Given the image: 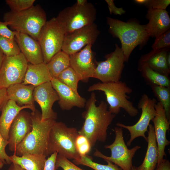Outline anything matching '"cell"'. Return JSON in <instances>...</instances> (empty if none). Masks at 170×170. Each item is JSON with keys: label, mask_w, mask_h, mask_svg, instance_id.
<instances>
[{"label": "cell", "mask_w": 170, "mask_h": 170, "mask_svg": "<svg viewBox=\"0 0 170 170\" xmlns=\"http://www.w3.org/2000/svg\"><path fill=\"white\" fill-rule=\"evenodd\" d=\"M96 100L95 93H91L82 114L84 122L78 131L79 134L87 138L92 147L98 141H105L107 129L116 116L109 110L107 104L105 101H101L97 106Z\"/></svg>", "instance_id": "obj_1"}, {"label": "cell", "mask_w": 170, "mask_h": 170, "mask_svg": "<svg viewBox=\"0 0 170 170\" xmlns=\"http://www.w3.org/2000/svg\"><path fill=\"white\" fill-rule=\"evenodd\" d=\"M108 31L114 37L118 38L121 44L125 62H127L135 47L145 45L150 37L145 25L135 21L125 22L109 17H106Z\"/></svg>", "instance_id": "obj_2"}, {"label": "cell", "mask_w": 170, "mask_h": 170, "mask_svg": "<svg viewBox=\"0 0 170 170\" xmlns=\"http://www.w3.org/2000/svg\"><path fill=\"white\" fill-rule=\"evenodd\" d=\"M32 128L18 145L14 152L16 155L21 156L26 154L49 155V137L50 130L56 122L49 119L42 121L41 114L37 110L31 113Z\"/></svg>", "instance_id": "obj_3"}, {"label": "cell", "mask_w": 170, "mask_h": 170, "mask_svg": "<svg viewBox=\"0 0 170 170\" xmlns=\"http://www.w3.org/2000/svg\"><path fill=\"white\" fill-rule=\"evenodd\" d=\"M88 90L90 92L97 90L104 92L109 105L108 109L113 114H119L121 108L132 117L136 116L139 113L133 103L128 100L130 97L127 94L131 93L132 89L125 82L120 80L110 83L99 82L91 85Z\"/></svg>", "instance_id": "obj_4"}, {"label": "cell", "mask_w": 170, "mask_h": 170, "mask_svg": "<svg viewBox=\"0 0 170 170\" xmlns=\"http://www.w3.org/2000/svg\"><path fill=\"white\" fill-rule=\"evenodd\" d=\"M4 21L14 31L27 34L37 41L42 26L47 20L44 10L39 4L18 13L9 11L3 15Z\"/></svg>", "instance_id": "obj_5"}, {"label": "cell", "mask_w": 170, "mask_h": 170, "mask_svg": "<svg viewBox=\"0 0 170 170\" xmlns=\"http://www.w3.org/2000/svg\"><path fill=\"white\" fill-rule=\"evenodd\" d=\"M78 134L76 128L68 127L62 122L56 121L50 133V155L57 152L68 159L78 158L80 156L76 150L75 142Z\"/></svg>", "instance_id": "obj_6"}, {"label": "cell", "mask_w": 170, "mask_h": 170, "mask_svg": "<svg viewBox=\"0 0 170 170\" xmlns=\"http://www.w3.org/2000/svg\"><path fill=\"white\" fill-rule=\"evenodd\" d=\"M96 14L95 7L91 3L82 6L75 3L60 11L56 18L67 33L94 23Z\"/></svg>", "instance_id": "obj_7"}, {"label": "cell", "mask_w": 170, "mask_h": 170, "mask_svg": "<svg viewBox=\"0 0 170 170\" xmlns=\"http://www.w3.org/2000/svg\"><path fill=\"white\" fill-rule=\"evenodd\" d=\"M65 33L56 17L46 21L39 34L37 41L42 49L43 62L47 64L61 51Z\"/></svg>", "instance_id": "obj_8"}, {"label": "cell", "mask_w": 170, "mask_h": 170, "mask_svg": "<svg viewBox=\"0 0 170 170\" xmlns=\"http://www.w3.org/2000/svg\"><path fill=\"white\" fill-rule=\"evenodd\" d=\"M122 128L116 127L113 129L115 137L110 144L106 145L104 147L110 150V156H106L98 149L94 153V156L111 162L123 170H132V160L136 152L141 148L137 145L131 149L128 148L123 136Z\"/></svg>", "instance_id": "obj_9"}, {"label": "cell", "mask_w": 170, "mask_h": 170, "mask_svg": "<svg viewBox=\"0 0 170 170\" xmlns=\"http://www.w3.org/2000/svg\"><path fill=\"white\" fill-rule=\"evenodd\" d=\"M115 49L105 56V60L96 61L93 78L102 83L118 82L121 80L124 67V56L121 47L116 43Z\"/></svg>", "instance_id": "obj_10"}, {"label": "cell", "mask_w": 170, "mask_h": 170, "mask_svg": "<svg viewBox=\"0 0 170 170\" xmlns=\"http://www.w3.org/2000/svg\"><path fill=\"white\" fill-rule=\"evenodd\" d=\"M157 102L154 98L151 99L148 95L144 94L139 100L138 107L142 111L140 117L138 121L132 126L125 125L117 123L116 125L127 129L130 133V137L127 142V145L130 146L133 140L137 137H143L147 142V138L145 135L148 131L150 121L154 117L156 114L155 105Z\"/></svg>", "instance_id": "obj_11"}, {"label": "cell", "mask_w": 170, "mask_h": 170, "mask_svg": "<svg viewBox=\"0 0 170 170\" xmlns=\"http://www.w3.org/2000/svg\"><path fill=\"white\" fill-rule=\"evenodd\" d=\"M28 65L23 54L4 57L0 68V88L22 83Z\"/></svg>", "instance_id": "obj_12"}, {"label": "cell", "mask_w": 170, "mask_h": 170, "mask_svg": "<svg viewBox=\"0 0 170 170\" xmlns=\"http://www.w3.org/2000/svg\"><path fill=\"white\" fill-rule=\"evenodd\" d=\"M100 33L97 25L94 23L65 33L61 51L69 55L76 53L87 45H93Z\"/></svg>", "instance_id": "obj_13"}, {"label": "cell", "mask_w": 170, "mask_h": 170, "mask_svg": "<svg viewBox=\"0 0 170 170\" xmlns=\"http://www.w3.org/2000/svg\"><path fill=\"white\" fill-rule=\"evenodd\" d=\"M92 45H88L80 51L69 55L70 66L81 78V81L87 82L93 77L96 67Z\"/></svg>", "instance_id": "obj_14"}, {"label": "cell", "mask_w": 170, "mask_h": 170, "mask_svg": "<svg viewBox=\"0 0 170 170\" xmlns=\"http://www.w3.org/2000/svg\"><path fill=\"white\" fill-rule=\"evenodd\" d=\"M33 97L34 101L38 103L41 109L42 120L49 119L56 120L57 114L54 111L52 107L54 103L59 100V97L51 82L35 87Z\"/></svg>", "instance_id": "obj_15"}, {"label": "cell", "mask_w": 170, "mask_h": 170, "mask_svg": "<svg viewBox=\"0 0 170 170\" xmlns=\"http://www.w3.org/2000/svg\"><path fill=\"white\" fill-rule=\"evenodd\" d=\"M156 114L151 120L154 124L155 135L158 149V158L157 166L166 156L165 149L170 144V142L167 139L166 133L170 129V120L167 118L165 110L161 103L157 102L155 105Z\"/></svg>", "instance_id": "obj_16"}, {"label": "cell", "mask_w": 170, "mask_h": 170, "mask_svg": "<svg viewBox=\"0 0 170 170\" xmlns=\"http://www.w3.org/2000/svg\"><path fill=\"white\" fill-rule=\"evenodd\" d=\"M32 128L31 113L23 110L20 111L9 128L8 139L9 150L14 152L18 145L31 131Z\"/></svg>", "instance_id": "obj_17"}, {"label": "cell", "mask_w": 170, "mask_h": 170, "mask_svg": "<svg viewBox=\"0 0 170 170\" xmlns=\"http://www.w3.org/2000/svg\"><path fill=\"white\" fill-rule=\"evenodd\" d=\"M52 85L59 97L58 104L63 110H69L74 107H84L86 99L76 93L70 88L62 83L57 78H52Z\"/></svg>", "instance_id": "obj_18"}, {"label": "cell", "mask_w": 170, "mask_h": 170, "mask_svg": "<svg viewBox=\"0 0 170 170\" xmlns=\"http://www.w3.org/2000/svg\"><path fill=\"white\" fill-rule=\"evenodd\" d=\"M15 39L28 62L36 65L43 62L41 46L38 41L28 35L16 31Z\"/></svg>", "instance_id": "obj_19"}, {"label": "cell", "mask_w": 170, "mask_h": 170, "mask_svg": "<svg viewBox=\"0 0 170 170\" xmlns=\"http://www.w3.org/2000/svg\"><path fill=\"white\" fill-rule=\"evenodd\" d=\"M146 18L149 21L145 25L150 37L157 38L170 29V18L166 9H148Z\"/></svg>", "instance_id": "obj_20"}, {"label": "cell", "mask_w": 170, "mask_h": 170, "mask_svg": "<svg viewBox=\"0 0 170 170\" xmlns=\"http://www.w3.org/2000/svg\"><path fill=\"white\" fill-rule=\"evenodd\" d=\"M169 52V47L157 50H152L140 57L138 64H146L154 71L169 76L170 67L168 65L167 58Z\"/></svg>", "instance_id": "obj_21"}, {"label": "cell", "mask_w": 170, "mask_h": 170, "mask_svg": "<svg viewBox=\"0 0 170 170\" xmlns=\"http://www.w3.org/2000/svg\"><path fill=\"white\" fill-rule=\"evenodd\" d=\"M35 87L33 85L22 83L11 85L6 89L8 99L14 101L20 106H30L32 111H35L36 110L33 97Z\"/></svg>", "instance_id": "obj_22"}, {"label": "cell", "mask_w": 170, "mask_h": 170, "mask_svg": "<svg viewBox=\"0 0 170 170\" xmlns=\"http://www.w3.org/2000/svg\"><path fill=\"white\" fill-rule=\"evenodd\" d=\"M27 108L32 110L30 106H20L11 100H9L4 106L0 116V133L5 139L8 140L9 128L15 117L20 111Z\"/></svg>", "instance_id": "obj_23"}, {"label": "cell", "mask_w": 170, "mask_h": 170, "mask_svg": "<svg viewBox=\"0 0 170 170\" xmlns=\"http://www.w3.org/2000/svg\"><path fill=\"white\" fill-rule=\"evenodd\" d=\"M148 129L146 152L142 164L136 167L137 170H155L157 166L158 152L154 126L150 124Z\"/></svg>", "instance_id": "obj_24"}, {"label": "cell", "mask_w": 170, "mask_h": 170, "mask_svg": "<svg viewBox=\"0 0 170 170\" xmlns=\"http://www.w3.org/2000/svg\"><path fill=\"white\" fill-rule=\"evenodd\" d=\"M52 79L46 64L44 62L36 65L29 63L22 83L36 87L50 82Z\"/></svg>", "instance_id": "obj_25"}, {"label": "cell", "mask_w": 170, "mask_h": 170, "mask_svg": "<svg viewBox=\"0 0 170 170\" xmlns=\"http://www.w3.org/2000/svg\"><path fill=\"white\" fill-rule=\"evenodd\" d=\"M9 157L12 163L20 165L26 170H43L47 159L45 155L34 154L19 156L14 153Z\"/></svg>", "instance_id": "obj_26"}, {"label": "cell", "mask_w": 170, "mask_h": 170, "mask_svg": "<svg viewBox=\"0 0 170 170\" xmlns=\"http://www.w3.org/2000/svg\"><path fill=\"white\" fill-rule=\"evenodd\" d=\"M138 70L149 84L170 88L169 76L161 74L152 69L146 64H138Z\"/></svg>", "instance_id": "obj_27"}, {"label": "cell", "mask_w": 170, "mask_h": 170, "mask_svg": "<svg viewBox=\"0 0 170 170\" xmlns=\"http://www.w3.org/2000/svg\"><path fill=\"white\" fill-rule=\"evenodd\" d=\"M52 78H57L59 74L70 66L69 55L61 51L55 55L46 64Z\"/></svg>", "instance_id": "obj_28"}, {"label": "cell", "mask_w": 170, "mask_h": 170, "mask_svg": "<svg viewBox=\"0 0 170 170\" xmlns=\"http://www.w3.org/2000/svg\"><path fill=\"white\" fill-rule=\"evenodd\" d=\"M107 165L100 164L94 162L92 158L86 155L80 156L78 158L73 160V163L76 165H82L89 167L94 170H123L117 166L110 161H105Z\"/></svg>", "instance_id": "obj_29"}, {"label": "cell", "mask_w": 170, "mask_h": 170, "mask_svg": "<svg viewBox=\"0 0 170 170\" xmlns=\"http://www.w3.org/2000/svg\"><path fill=\"white\" fill-rule=\"evenodd\" d=\"M57 79L60 82L66 85L76 93L78 92V83L81 81V78L70 66L62 71L58 76Z\"/></svg>", "instance_id": "obj_30"}, {"label": "cell", "mask_w": 170, "mask_h": 170, "mask_svg": "<svg viewBox=\"0 0 170 170\" xmlns=\"http://www.w3.org/2000/svg\"><path fill=\"white\" fill-rule=\"evenodd\" d=\"M153 92L162 105L167 117L170 120V88L157 85L151 86Z\"/></svg>", "instance_id": "obj_31"}, {"label": "cell", "mask_w": 170, "mask_h": 170, "mask_svg": "<svg viewBox=\"0 0 170 170\" xmlns=\"http://www.w3.org/2000/svg\"><path fill=\"white\" fill-rule=\"evenodd\" d=\"M0 48L5 56H14L21 53L15 39H11L0 36Z\"/></svg>", "instance_id": "obj_32"}, {"label": "cell", "mask_w": 170, "mask_h": 170, "mask_svg": "<svg viewBox=\"0 0 170 170\" xmlns=\"http://www.w3.org/2000/svg\"><path fill=\"white\" fill-rule=\"evenodd\" d=\"M35 0H6L5 2L11 11L18 13L27 10L32 7Z\"/></svg>", "instance_id": "obj_33"}, {"label": "cell", "mask_w": 170, "mask_h": 170, "mask_svg": "<svg viewBox=\"0 0 170 170\" xmlns=\"http://www.w3.org/2000/svg\"><path fill=\"white\" fill-rule=\"evenodd\" d=\"M75 144L77 151L80 156L87 155L90 152L92 148L87 138L79 134L76 138Z\"/></svg>", "instance_id": "obj_34"}, {"label": "cell", "mask_w": 170, "mask_h": 170, "mask_svg": "<svg viewBox=\"0 0 170 170\" xmlns=\"http://www.w3.org/2000/svg\"><path fill=\"white\" fill-rule=\"evenodd\" d=\"M170 47V30L155 38L152 46L153 50H157Z\"/></svg>", "instance_id": "obj_35"}, {"label": "cell", "mask_w": 170, "mask_h": 170, "mask_svg": "<svg viewBox=\"0 0 170 170\" xmlns=\"http://www.w3.org/2000/svg\"><path fill=\"white\" fill-rule=\"evenodd\" d=\"M59 167L63 170H84L78 167L69 159L59 154H57L56 161V170Z\"/></svg>", "instance_id": "obj_36"}, {"label": "cell", "mask_w": 170, "mask_h": 170, "mask_svg": "<svg viewBox=\"0 0 170 170\" xmlns=\"http://www.w3.org/2000/svg\"><path fill=\"white\" fill-rule=\"evenodd\" d=\"M170 4V0H146L144 5L148 9L166 10Z\"/></svg>", "instance_id": "obj_37"}, {"label": "cell", "mask_w": 170, "mask_h": 170, "mask_svg": "<svg viewBox=\"0 0 170 170\" xmlns=\"http://www.w3.org/2000/svg\"><path fill=\"white\" fill-rule=\"evenodd\" d=\"M8 140L5 139L0 133V159L4 164H11L10 157L7 154L5 148L8 145Z\"/></svg>", "instance_id": "obj_38"}, {"label": "cell", "mask_w": 170, "mask_h": 170, "mask_svg": "<svg viewBox=\"0 0 170 170\" xmlns=\"http://www.w3.org/2000/svg\"><path fill=\"white\" fill-rule=\"evenodd\" d=\"M9 22L0 21V36L11 39H15L16 31L9 29L7 26Z\"/></svg>", "instance_id": "obj_39"}, {"label": "cell", "mask_w": 170, "mask_h": 170, "mask_svg": "<svg viewBox=\"0 0 170 170\" xmlns=\"http://www.w3.org/2000/svg\"><path fill=\"white\" fill-rule=\"evenodd\" d=\"M108 5L110 14H113L116 15H121L124 14L126 11L122 8H118L115 5L113 0H105Z\"/></svg>", "instance_id": "obj_40"}, {"label": "cell", "mask_w": 170, "mask_h": 170, "mask_svg": "<svg viewBox=\"0 0 170 170\" xmlns=\"http://www.w3.org/2000/svg\"><path fill=\"white\" fill-rule=\"evenodd\" d=\"M58 153L55 152L46 159L43 170H56L55 163Z\"/></svg>", "instance_id": "obj_41"}, {"label": "cell", "mask_w": 170, "mask_h": 170, "mask_svg": "<svg viewBox=\"0 0 170 170\" xmlns=\"http://www.w3.org/2000/svg\"><path fill=\"white\" fill-rule=\"evenodd\" d=\"M9 100L6 88H0V111Z\"/></svg>", "instance_id": "obj_42"}, {"label": "cell", "mask_w": 170, "mask_h": 170, "mask_svg": "<svg viewBox=\"0 0 170 170\" xmlns=\"http://www.w3.org/2000/svg\"><path fill=\"white\" fill-rule=\"evenodd\" d=\"M155 170H170V163L169 161L164 159L162 162L157 166Z\"/></svg>", "instance_id": "obj_43"}, {"label": "cell", "mask_w": 170, "mask_h": 170, "mask_svg": "<svg viewBox=\"0 0 170 170\" xmlns=\"http://www.w3.org/2000/svg\"><path fill=\"white\" fill-rule=\"evenodd\" d=\"M8 170H26L20 165L13 163H11Z\"/></svg>", "instance_id": "obj_44"}, {"label": "cell", "mask_w": 170, "mask_h": 170, "mask_svg": "<svg viewBox=\"0 0 170 170\" xmlns=\"http://www.w3.org/2000/svg\"><path fill=\"white\" fill-rule=\"evenodd\" d=\"M88 2L87 0H77L76 3L78 5L82 6L86 4Z\"/></svg>", "instance_id": "obj_45"}, {"label": "cell", "mask_w": 170, "mask_h": 170, "mask_svg": "<svg viewBox=\"0 0 170 170\" xmlns=\"http://www.w3.org/2000/svg\"><path fill=\"white\" fill-rule=\"evenodd\" d=\"M4 56V54L0 48V68L1 66Z\"/></svg>", "instance_id": "obj_46"}, {"label": "cell", "mask_w": 170, "mask_h": 170, "mask_svg": "<svg viewBox=\"0 0 170 170\" xmlns=\"http://www.w3.org/2000/svg\"><path fill=\"white\" fill-rule=\"evenodd\" d=\"M146 1V0H135L134 1L138 4L144 5Z\"/></svg>", "instance_id": "obj_47"}, {"label": "cell", "mask_w": 170, "mask_h": 170, "mask_svg": "<svg viewBox=\"0 0 170 170\" xmlns=\"http://www.w3.org/2000/svg\"><path fill=\"white\" fill-rule=\"evenodd\" d=\"M167 62L168 66L170 67V53L169 52L167 55Z\"/></svg>", "instance_id": "obj_48"}, {"label": "cell", "mask_w": 170, "mask_h": 170, "mask_svg": "<svg viewBox=\"0 0 170 170\" xmlns=\"http://www.w3.org/2000/svg\"><path fill=\"white\" fill-rule=\"evenodd\" d=\"M4 163L0 159V169L2 168L3 166Z\"/></svg>", "instance_id": "obj_49"}, {"label": "cell", "mask_w": 170, "mask_h": 170, "mask_svg": "<svg viewBox=\"0 0 170 170\" xmlns=\"http://www.w3.org/2000/svg\"><path fill=\"white\" fill-rule=\"evenodd\" d=\"M132 170H137L136 167L134 166H133L132 168Z\"/></svg>", "instance_id": "obj_50"}]
</instances>
